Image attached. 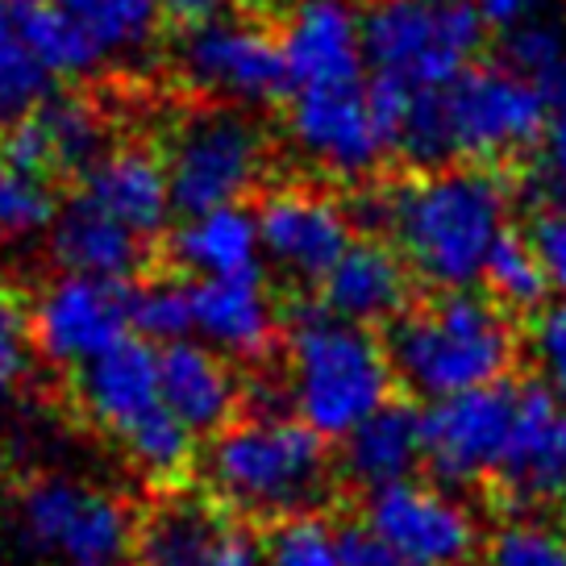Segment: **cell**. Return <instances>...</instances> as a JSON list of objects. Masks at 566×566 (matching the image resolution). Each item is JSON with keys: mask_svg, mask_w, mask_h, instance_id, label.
Segmentation results:
<instances>
[{"mask_svg": "<svg viewBox=\"0 0 566 566\" xmlns=\"http://www.w3.org/2000/svg\"><path fill=\"white\" fill-rule=\"evenodd\" d=\"M513 192L495 167H438L371 196L375 226L417 280L438 292L471 287L509 233Z\"/></svg>", "mask_w": 566, "mask_h": 566, "instance_id": "1", "label": "cell"}, {"mask_svg": "<svg viewBox=\"0 0 566 566\" xmlns=\"http://www.w3.org/2000/svg\"><path fill=\"white\" fill-rule=\"evenodd\" d=\"M549 92L504 63H475L438 92L408 96L400 155L421 171L492 167L542 142Z\"/></svg>", "mask_w": 566, "mask_h": 566, "instance_id": "2", "label": "cell"}, {"mask_svg": "<svg viewBox=\"0 0 566 566\" xmlns=\"http://www.w3.org/2000/svg\"><path fill=\"white\" fill-rule=\"evenodd\" d=\"M388 354L396 384L429 405L500 388L516 363L513 313L475 287L438 292L391 321Z\"/></svg>", "mask_w": 566, "mask_h": 566, "instance_id": "3", "label": "cell"}, {"mask_svg": "<svg viewBox=\"0 0 566 566\" xmlns=\"http://www.w3.org/2000/svg\"><path fill=\"white\" fill-rule=\"evenodd\" d=\"M205 479L217 504L238 516H308L329 492V454L317 429L280 408L238 417L212 438L205 454Z\"/></svg>", "mask_w": 566, "mask_h": 566, "instance_id": "4", "label": "cell"}, {"mask_svg": "<svg viewBox=\"0 0 566 566\" xmlns=\"http://www.w3.org/2000/svg\"><path fill=\"white\" fill-rule=\"evenodd\" d=\"M84 421L122 450L129 467L159 488H171L192 471L196 438L163 400L159 350L146 337H125L84 371L71 375Z\"/></svg>", "mask_w": 566, "mask_h": 566, "instance_id": "5", "label": "cell"}, {"mask_svg": "<svg viewBox=\"0 0 566 566\" xmlns=\"http://www.w3.org/2000/svg\"><path fill=\"white\" fill-rule=\"evenodd\" d=\"M396 367L388 342L334 313H304L287 337V405L308 429L346 442L391 405Z\"/></svg>", "mask_w": 566, "mask_h": 566, "instance_id": "6", "label": "cell"}, {"mask_svg": "<svg viewBox=\"0 0 566 566\" xmlns=\"http://www.w3.org/2000/svg\"><path fill=\"white\" fill-rule=\"evenodd\" d=\"M0 533L42 566H122L138 542V516L96 479L42 471L4 495Z\"/></svg>", "mask_w": 566, "mask_h": 566, "instance_id": "7", "label": "cell"}, {"mask_svg": "<svg viewBox=\"0 0 566 566\" xmlns=\"http://www.w3.org/2000/svg\"><path fill=\"white\" fill-rule=\"evenodd\" d=\"M488 21L475 0H371L363 4V46L375 80L408 92H438L475 67Z\"/></svg>", "mask_w": 566, "mask_h": 566, "instance_id": "8", "label": "cell"}, {"mask_svg": "<svg viewBox=\"0 0 566 566\" xmlns=\"http://www.w3.org/2000/svg\"><path fill=\"white\" fill-rule=\"evenodd\" d=\"M163 163L184 217L242 209V200L259 192L271 171V138L247 108L200 101L176 117L163 146Z\"/></svg>", "mask_w": 566, "mask_h": 566, "instance_id": "9", "label": "cell"}, {"mask_svg": "<svg viewBox=\"0 0 566 566\" xmlns=\"http://www.w3.org/2000/svg\"><path fill=\"white\" fill-rule=\"evenodd\" d=\"M405 108L408 92L384 80L296 92L287 105V138L321 176L358 184L400 150Z\"/></svg>", "mask_w": 566, "mask_h": 566, "instance_id": "10", "label": "cell"}, {"mask_svg": "<svg viewBox=\"0 0 566 566\" xmlns=\"http://www.w3.org/2000/svg\"><path fill=\"white\" fill-rule=\"evenodd\" d=\"M176 71L184 88L209 105L259 108L292 88L280 25L250 13L217 21L176 42Z\"/></svg>", "mask_w": 566, "mask_h": 566, "instance_id": "11", "label": "cell"}, {"mask_svg": "<svg viewBox=\"0 0 566 566\" xmlns=\"http://www.w3.org/2000/svg\"><path fill=\"white\" fill-rule=\"evenodd\" d=\"M134 329V292L125 283L59 271L30 301V334L38 358L59 371H84L122 346Z\"/></svg>", "mask_w": 566, "mask_h": 566, "instance_id": "12", "label": "cell"}, {"mask_svg": "<svg viewBox=\"0 0 566 566\" xmlns=\"http://www.w3.org/2000/svg\"><path fill=\"white\" fill-rule=\"evenodd\" d=\"M363 525L405 566H462L483 542L475 509L446 483L421 479L367 495Z\"/></svg>", "mask_w": 566, "mask_h": 566, "instance_id": "13", "label": "cell"}, {"mask_svg": "<svg viewBox=\"0 0 566 566\" xmlns=\"http://www.w3.org/2000/svg\"><path fill=\"white\" fill-rule=\"evenodd\" d=\"M254 221L263 259L301 287H321L354 247L350 209L313 184H280L263 192Z\"/></svg>", "mask_w": 566, "mask_h": 566, "instance_id": "14", "label": "cell"}, {"mask_svg": "<svg viewBox=\"0 0 566 566\" xmlns=\"http://www.w3.org/2000/svg\"><path fill=\"white\" fill-rule=\"evenodd\" d=\"M138 566H263V537L212 495H163L138 521Z\"/></svg>", "mask_w": 566, "mask_h": 566, "instance_id": "15", "label": "cell"}, {"mask_svg": "<svg viewBox=\"0 0 566 566\" xmlns=\"http://www.w3.org/2000/svg\"><path fill=\"white\" fill-rule=\"evenodd\" d=\"M513 417L516 391L504 384L429 405L421 412L424 467L433 471L438 483H450V488L495 479L509 433H513Z\"/></svg>", "mask_w": 566, "mask_h": 566, "instance_id": "16", "label": "cell"}, {"mask_svg": "<svg viewBox=\"0 0 566 566\" xmlns=\"http://www.w3.org/2000/svg\"><path fill=\"white\" fill-rule=\"evenodd\" d=\"M495 483L525 513L566 504V405L542 384L516 388L513 433Z\"/></svg>", "mask_w": 566, "mask_h": 566, "instance_id": "17", "label": "cell"}, {"mask_svg": "<svg viewBox=\"0 0 566 566\" xmlns=\"http://www.w3.org/2000/svg\"><path fill=\"white\" fill-rule=\"evenodd\" d=\"M108 146V113L96 96L54 92L25 122L0 134V159L34 176H84Z\"/></svg>", "mask_w": 566, "mask_h": 566, "instance_id": "18", "label": "cell"}, {"mask_svg": "<svg viewBox=\"0 0 566 566\" xmlns=\"http://www.w3.org/2000/svg\"><path fill=\"white\" fill-rule=\"evenodd\" d=\"M292 92L363 84V9L354 0H296L280 21Z\"/></svg>", "mask_w": 566, "mask_h": 566, "instance_id": "19", "label": "cell"}, {"mask_svg": "<svg viewBox=\"0 0 566 566\" xmlns=\"http://www.w3.org/2000/svg\"><path fill=\"white\" fill-rule=\"evenodd\" d=\"M75 196L88 200L92 209H101L105 217H113L117 226H125L146 247L167 230V221L176 212L163 150L146 146V142L108 146L105 155L80 176Z\"/></svg>", "mask_w": 566, "mask_h": 566, "instance_id": "20", "label": "cell"}, {"mask_svg": "<svg viewBox=\"0 0 566 566\" xmlns=\"http://www.w3.org/2000/svg\"><path fill=\"white\" fill-rule=\"evenodd\" d=\"M159 379L163 400L176 412V421L200 438H217L221 429L238 421L242 408V384L233 375L230 358L217 354L212 346L184 337L159 350Z\"/></svg>", "mask_w": 566, "mask_h": 566, "instance_id": "21", "label": "cell"}, {"mask_svg": "<svg viewBox=\"0 0 566 566\" xmlns=\"http://www.w3.org/2000/svg\"><path fill=\"white\" fill-rule=\"evenodd\" d=\"M192 334L226 358H263L275 346L280 313L266 292L263 275L233 280H192Z\"/></svg>", "mask_w": 566, "mask_h": 566, "instance_id": "22", "label": "cell"}, {"mask_svg": "<svg viewBox=\"0 0 566 566\" xmlns=\"http://www.w3.org/2000/svg\"><path fill=\"white\" fill-rule=\"evenodd\" d=\"M317 292L325 313L375 329V325H391L408 313L412 271L396 254V247L379 242V238H363L342 254V263L329 271V280L321 283Z\"/></svg>", "mask_w": 566, "mask_h": 566, "instance_id": "23", "label": "cell"}, {"mask_svg": "<svg viewBox=\"0 0 566 566\" xmlns=\"http://www.w3.org/2000/svg\"><path fill=\"white\" fill-rule=\"evenodd\" d=\"M51 254L59 271L71 275H92V280L125 283L146 259V242L117 226L113 217L92 209L88 200L71 196L51 226Z\"/></svg>", "mask_w": 566, "mask_h": 566, "instance_id": "24", "label": "cell"}, {"mask_svg": "<svg viewBox=\"0 0 566 566\" xmlns=\"http://www.w3.org/2000/svg\"><path fill=\"white\" fill-rule=\"evenodd\" d=\"M424 462V429L421 412L408 405L379 408L371 421H363L342 442V471L363 492H384L408 483Z\"/></svg>", "mask_w": 566, "mask_h": 566, "instance_id": "25", "label": "cell"}, {"mask_svg": "<svg viewBox=\"0 0 566 566\" xmlns=\"http://www.w3.org/2000/svg\"><path fill=\"white\" fill-rule=\"evenodd\" d=\"M171 254L192 280L259 275V263H263L259 221L247 209H212L184 217V226L171 233Z\"/></svg>", "mask_w": 566, "mask_h": 566, "instance_id": "26", "label": "cell"}, {"mask_svg": "<svg viewBox=\"0 0 566 566\" xmlns=\"http://www.w3.org/2000/svg\"><path fill=\"white\" fill-rule=\"evenodd\" d=\"M51 88L54 75L21 30L18 4L0 0V134L25 122L38 105H46L54 96Z\"/></svg>", "mask_w": 566, "mask_h": 566, "instance_id": "27", "label": "cell"}, {"mask_svg": "<svg viewBox=\"0 0 566 566\" xmlns=\"http://www.w3.org/2000/svg\"><path fill=\"white\" fill-rule=\"evenodd\" d=\"M108 59L142 54L163 30V0H54Z\"/></svg>", "mask_w": 566, "mask_h": 566, "instance_id": "28", "label": "cell"}, {"mask_svg": "<svg viewBox=\"0 0 566 566\" xmlns=\"http://www.w3.org/2000/svg\"><path fill=\"white\" fill-rule=\"evenodd\" d=\"M13 4H18L21 30L30 38V46L38 51V59L46 63L54 80H80V75H92L105 63L101 46L54 0H13Z\"/></svg>", "mask_w": 566, "mask_h": 566, "instance_id": "29", "label": "cell"}, {"mask_svg": "<svg viewBox=\"0 0 566 566\" xmlns=\"http://www.w3.org/2000/svg\"><path fill=\"white\" fill-rule=\"evenodd\" d=\"M483 283H488V296L509 313H542L546 308V292L554 287L546 275V266L537 259L530 238L521 233H504L500 247L492 250V259L483 266Z\"/></svg>", "mask_w": 566, "mask_h": 566, "instance_id": "30", "label": "cell"}, {"mask_svg": "<svg viewBox=\"0 0 566 566\" xmlns=\"http://www.w3.org/2000/svg\"><path fill=\"white\" fill-rule=\"evenodd\" d=\"M59 209L63 205L51 179L0 159V242H30L51 233Z\"/></svg>", "mask_w": 566, "mask_h": 566, "instance_id": "31", "label": "cell"}, {"mask_svg": "<svg viewBox=\"0 0 566 566\" xmlns=\"http://www.w3.org/2000/svg\"><path fill=\"white\" fill-rule=\"evenodd\" d=\"M483 566H566V525L549 516H509L483 542Z\"/></svg>", "mask_w": 566, "mask_h": 566, "instance_id": "32", "label": "cell"}, {"mask_svg": "<svg viewBox=\"0 0 566 566\" xmlns=\"http://www.w3.org/2000/svg\"><path fill=\"white\" fill-rule=\"evenodd\" d=\"M34 334H30V304L21 301L13 280L0 271V412L18 400L34 371Z\"/></svg>", "mask_w": 566, "mask_h": 566, "instance_id": "33", "label": "cell"}, {"mask_svg": "<svg viewBox=\"0 0 566 566\" xmlns=\"http://www.w3.org/2000/svg\"><path fill=\"white\" fill-rule=\"evenodd\" d=\"M263 566H346L342 533L317 513L275 521L263 537Z\"/></svg>", "mask_w": 566, "mask_h": 566, "instance_id": "34", "label": "cell"}, {"mask_svg": "<svg viewBox=\"0 0 566 566\" xmlns=\"http://www.w3.org/2000/svg\"><path fill=\"white\" fill-rule=\"evenodd\" d=\"M134 329L146 342H184L192 334V292L179 280H155L134 292Z\"/></svg>", "mask_w": 566, "mask_h": 566, "instance_id": "35", "label": "cell"}, {"mask_svg": "<svg viewBox=\"0 0 566 566\" xmlns=\"http://www.w3.org/2000/svg\"><path fill=\"white\" fill-rule=\"evenodd\" d=\"M500 54H504L500 63L509 71L549 88L558 80V71L566 67V38L546 21H525V25L504 34V51Z\"/></svg>", "mask_w": 566, "mask_h": 566, "instance_id": "36", "label": "cell"}, {"mask_svg": "<svg viewBox=\"0 0 566 566\" xmlns=\"http://www.w3.org/2000/svg\"><path fill=\"white\" fill-rule=\"evenodd\" d=\"M530 354L533 367L542 375V388L554 391L566 405V296L549 301L530 329Z\"/></svg>", "mask_w": 566, "mask_h": 566, "instance_id": "37", "label": "cell"}, {"mask_svg": "<svg viewBox=\"0 0 566 566\" xmlns=\"http://www.w3.org/2000/svg\"><path fill=\"white\" fill-rule=\"evenodd\" d=\"M533 192H537V205H542V209L566 205V113H554L542 142H537Z\"/></svg>", "mask_w": 566, "mask_h": 566, "instance_id": "38", "label": "cell"}, {"mask_svg": "<svg viewBox=\"0 0 566 566\" xmlns=\"http://www.w3.org/2000/svg\"><path fill=\"white\" fill-rule=\"evenodd\" d=\"M233 13H238V0H163V30L184 38L196 30H209Z\"/></svg>", "mask_w": 566, "mask_h": 566, "instance_id": "39", "label": "cell"}, {"mask_svg": "<svg viewBox=\"0 0 566 566\" xmlns=\"http://www.w3.org/2000/svg\"><path fill=\"white\" fill-rule=\"evenodd\" d=\"M342 558H346V566H405L367 525L342 530Z\"/></svg>", "mask_w": 566, "mask_h": 566, "instance_id": "40", "label": "cell"}, {"mask_svg": "<svg viewBox=\"0 0 566 566\" xmlns=\"http://www.w3.org/2000/svg\"><path fill=\"white\" fill-rule=\"evenodd\" d=\"M475 4L488 21V30H500V34L533 21V9H537V0H475Z\"/></svg>", "mask_w": 566, "mask_h": 566, "instance_id": "41", "label": "cell"}, {"mask_svg": "<svg viewBox=\"0 0 566 566\" xmlns=\"http://www.w3.org/2000/svg\"><path fill=\"white\" fill-rule=\"evenodd\" d=\"M549 101H554V105H558V113H566V67L558 71V80H554V84H549Z\"/></svg>", "mask_w": 566, "mask_h": 566, "instance_id": "42", "label": "cell"}, {"mask_svg": "<svg viewBox=\"0 0 566 566\" xmlns=\"http://www.w3.org/2000/svg\"><path fill=\"white\" fill-rule=\"evenodd\" d=\"M354 4H358V9H363V4H371V0H354Z\"/></svg>", "mask_w": 566, "mask_h": 566, "instance_id": "43", "label": "cell"}]
</instances>
